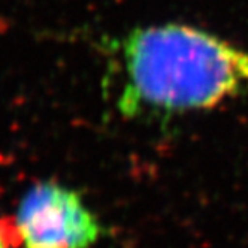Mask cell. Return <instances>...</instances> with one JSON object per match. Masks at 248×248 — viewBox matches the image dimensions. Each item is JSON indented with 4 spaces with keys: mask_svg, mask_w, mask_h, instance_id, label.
<instances>
[{
    "mask_svg": "<svg viewBox=\"0 0 248 248\" xmlns=\"http://www.w3.org/2000/svg\"><path fill=\"white\" fill-rule=\"evenodd\" d=\"M248 90V51L203 30L165 24L123 39L117 108L124 117L208 109Z\"/></svg>",
    "mask_w": 248,
    "mask_h": 248,
    "instance_id": "obj_1",
    "label": "cell"
},
{
    "mask_svg": "<svg viewBox=\"0 0 248 248\" xmlns=\"http://www.w3.org/2000/svg\"><path fill=\"white\" fill-rule=\"evenodd\" d=\"M15 227L24 248H90L102 235L97 217L79 194L52 181L27 190Z\"/></svg>",
    "mask_w": 248,
    "mask_h": 248,
    "instance_id": "obj_2",
    "label": "cell"
},
{
    "mask_svg": "<svg viewBox=\"0 0 248 248\" xmlns=\"http://www.w3.org/2000/svg\"><path fill=\"white\" fill-rule=\"evenodd\" d=\"M0 248H11V242L8 235L3 232V224L0 223Z\"/></svg>",
    "mask_w": 248,
    "mask_h": 248,
    "instance_id": "obj_3",
    "label": "cell"
}]
</instances>
